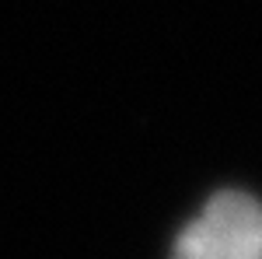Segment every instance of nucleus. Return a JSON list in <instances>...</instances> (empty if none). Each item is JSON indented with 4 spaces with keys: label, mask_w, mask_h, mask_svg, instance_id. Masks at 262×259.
<instances>
[{
    "label": "nucleus",
    "mask_w": 262,
    "mask_h": 259,
    "mask_svg": "<svg viewBox=\"0 0 262 259\" xmlns=\"http://www.w3.org/2000/svg\"><path fill=\"white\" fill-rule=\"evenodd\" d=\"M171 259H262V207L245 193H217Z\"/></svg>",
    "instance_id": "obj_1"
}]
</instances>
